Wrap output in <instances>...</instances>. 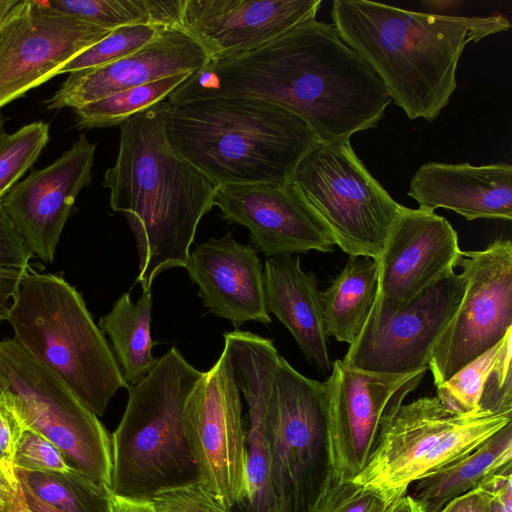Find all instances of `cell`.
Wrapping results in <instances>:
<instances>
[{"instance_id": "cell-1", "label": "cell", "mask_w": 512, "mask_h": 512, "mask_svg": "<svg viewBox=\"0 0 512 512\" xmlns=\"http://www.w3.org/2000/svg\"><path fill=\"white\" fill-rule=\"evenodd\" d=\"M216 97L277 104L304 120L323 143L349 141L377 127L392 102L378 75L334 25L316 18L248 51L210 59L167 101Z\"/></svg>"}, {"instance_id": "cell-2", "label": "cell", "mask_w": 512, "mask_h": 512, "mask_svg": "<svg viewBox=\"0 0 512 512\" xmlns=\"http://www.w3.org/2000/svg\"><path fill=\"white\" fill-rule=\"evenodd\" d=\"M164 101L120 124L116 162L103 181L111 208L124 214L135 236L136 283L143 292L151 291L161 273L185 268L198 224L214 206L219 187L170 146Z\"/></svg>"}, {"instance_id": "cell-3", "label": "cell", "mask_w": 512, "mask_h": 512, "mask_svg": "<svg viewBox=\"0 0 512 512\" xmlns=\"http://www.w3.org/2000/svg\"><path fill=\"white\" fill-rule=\"evenodd\" d=\"M333 25L411 120H435L454 93L459 59L469 43L510 29L502 15L415 12L367 0H334Z\"/></svg>"}, {"instance_id": "cell-4", "label": "cell", "mask_w": 512, "mask_h": 512, "mask_svg": "<svg viewBox=\"0 0 512 512\" xmlns=\"http://www.w3.org/2000/svg\"><path fill=\"white\" fill-rule=\"evenodd\" d=\"M173 150L218 186L287 185L319 141L299 116L269 101L216 97L163 106Z\"/></svg>"}, {"instance_id": "cell-5", "label": "cell", "mask_w": 512, "mask_h": 512, "mask_svg": "<svg viewBox=\"0 0 512 512\" xmlns=\"http://www.w3.org/2000/svg\"><path fill=\"white\" fill-rule=\"evenodd\" d=\"M202 375L172 347L143 380L127 388L125 411L110 436L113 493L151 500L161 490L198 481L183 409Z\"/></svg>"}, {"instance_id": "cell-6", "label": "cell", "mask_w": 512, "mask_h": 512, "mask_svg": "<svg viewBox=\"0 0 512 512\" xmlns=\"http://www.w3.org/2000/svg\"><path fill=\"white\" fill-rule=\"evenodd\" d=\"M5 319L14 339L55 373L97 416L127 389L120 367L82 295L63 277L29 268Z\"/></svg>"}, {"instance_id": "cell-7", "label": "cell", "mask_w": 512, "mask_h": 512, "mask_svg": "<svg viewBox=\"0 0 512 512\" xmlns=\"http://www.w3.org/2000/svg\"><path fill=\"white\" fill-rule=\"evenodd\" d=\"M266 430L283 512H316L336 478L327 392L281 355L268 393Z\"/></svg>"}, {"instance_id": "cell-8", "label": "cell", "mask_w": 512, "mask_h": 512, "mask_svg": "<svg viewBox=\"0 0 512 512\" xmlns=\"http://www.w3.org/2000/svg\"><path fill=\"white\" fill-rule=\"evenodd\" d=\"M350 256L378 260L404 206L371 175L350 140L315 144L288 184Z\"/></svg>"}, {"instance_id": "cell-9", "label": "cell", "mask_w": 512, "mask_h": 512, "mask_svg": "<svg viewBox=\"0 0 512 512\" xmlns=\"http://www.w3.org/2000/svg\"><path fill=\"white\" fill-rule=\"evenodd\" d=\"M0 390L25 428L56 445L71 468L111 488V437L98 416L14 338L0 341Z\"/></svg>"}, {"instance_id": "cell-10", "label": "cell", "mask_w": 512, "mask_h": 512, "mask_svg": "<svg viewBox=\"0 0 512 512\" xmlns=\"http://www.w3.org/2000/svg\"><path fill=\"white\" fill-rule=\"evenodd\" d=\"M240 389L225 350L189 393L183 429L198 481L227 509L245 496L246 431Z\"/></svg>"}, {"instance_id": "cell-11", "label": "cell", "mask_w": 512, "mask_h": 512, "mask_svg": "<svg viewBox=\"0 0 512 512\" xmlns=\"http://www.w3.org/2000/svg\"><path fill=\"white\" fill-rule=\"evenodd\" d=\"M456 267L462 269L466 289L430 354L428 370L436 386L494 347L512 329L510 239H495L483 250H461Z\"/></svg>"}, {"instance_id": "cell-12", "label": "cell", "mask_w": 512, "mask_h": 512, "mask_svg": "<svg viewBox=\"0 0 512 512\" xmlns=\"http://www.w3.org/2000/svg\"><path fill=\"white\" fill-rule=\"evenodd\" d=\"M465 289V277L453 270L395 309L374 302L342 361L380 373L428 369L433 346L457 311Z\"/></svg>"}, {"instance_id": "cell-13", "label": "cell", "mask_w": 512, "mask_h": 512, "mask_svg": "<svg viewBox=\"0 0 512 512\" xmlns=\"http://www.w3.org/2000/svg\"><path fill=\"white\" fill-rule=\"evenodd\" d=\"M427 370L392 374L356 369L339 359L332 363L324 385L338 479L353 480L363 471L403 400Z\"/></svg>"}, {"instance_id": "cell-14", "label": "cell", "mask_w": 512, "mask_h": 512, "mask_svg": "<svg viewBox=\"0 0 512 512\" xmlns=\"http://www.w3.org/2000/svg\"><path fill=\"white\" fill-rule=\"evenodd\" d=\"M113 29L17 0L0 20V109L57 75L75 56Z\"/></svg>"}, {"instance_id": "cell-15", "label": "cell", "mask_w": 512, "mask_h": 512, "mask_svg": "<svg viewBox=\"0 0 512 512\" xmlns=\"http://www.w3.org/2000/svg\"><path fill=\"white\" fill-rule=\"evenodd\" d=\"M95 149L96 143L80 135L53 163L32 171L1 200L25 247L45 263L53 262L76 197L92 181Z\"/></svg>"}, {"instance_id": "cell-16", "label": "cell", "mask_w": 512, "mask_h": 512, "mask_svg": "<svg viewBox=\"0 0 512 512\" xmlns=\"http://www.w3.org/2000/svg\"><path fill=\"white\" fill-rule=\"evenodd\" d=\"M213 205L228 223L245 226L250 244L267 258L334 249L328 230L288 185H221Z\"/></svg>"}, {"instance_id": "cell-17", "label": "cell", "mask_w": 512, "mask_h": 512, "mask_svg": "<svg viewBox=\"0 0 512 512\" xmlns=\"http://www.w3.org/2000/svg\"><path fill=\"white\" fill-rule=\"evenodd\" d=\"M461 249L450 222L434 211L404 206L386 240L375 302L395 309L454 270Z\"/></svg>"}, {"instance_id": "cell-18", "label": "cell", "mask_w": 512, "mask_h": 512, "mask_svg": "<svg viewBox=\"0 0 512 512\" xmlns=\"http://www.w3.org/2000/svg\"><path fill=\"white\" fill-rule=\"evenodd\" d=\"M236 382L248 407L245 496L231 512H283L277 498L266 430V405L275 365L280 356L272 339L249 331L224 333Z\"/></svg>"}, {"instance_id": "cell-19", "label": "cell", "mask_w": 512, "mask_h": 512, "mask_svg": "<svg viewBox=\"0 0 512 512\" xmlns=\"http://www.w3.org/2000/svg\"><path fill=\"white\" fill-rule=\"evenodd\" d=\"M321 0H183L181 26L212 58L236 55L316 18Z\"/></svg>"}, {"instance_id": "cell-20", "label": "cell", "mask_w": 512, "mask_h": 512, "mask_svg": "<svg viewBox=\"0 0 512 512\" xmlns=\"http://www.w3.org/2000/svg\"><path fill=\"white\" fill-rule=\"evenodd\" d=\"M209 60L207 50L181 25L166 27L150 43L123 59L69 74L47 101V108L76 109L128 88L177 74H193Z\"/></svg>"}, {"instance_id": "cell-21", "label": "cell", "mask_w": 512, "mask_h": 512, "mask_svg": "<svg viewBox=\"0 0 512 512\" xmlns=\"http://www.w3.org/2000/svg\"><path fill=\"white\" fill-rule=\"evenodd\" d=\"M185 269L210 313L236 329L248 321L271 323L264 270L252 245L239 243L231 233L211 237L189 254Z\"/></svg>"}, {"instance_id": "cell-22", "label": "cell", "mask_w": 512, "mask_h": 512, "mask_svg": "<svg viewBox=\"0 0 512 512\" xmlns=\"http://www.w3.org/2000/svg\"><path fill=\"white\" fill-rule=\"evenodd\" d=\"M464 416L450 412L436 396L402 404L366 467L353 481L390 503L397 501L415 482L421 462Z\"/></svg>"}, {"instance_id": "cell-23", "label": "cell", "mask_w": 512, "mask_h": 512, "mask_svg": "<svg viewBox=\"0 0 512 512\" xmlns=\"http://www.w3.org/2000/svg\"><path fill=\"white\" fill-rule=\"evenodd\" d=\"M408 196L419 208L452 210L466 220L512 219V166L427 162L410 180Z\"/></svg>"}, {"instance_id": "cell-24", "label": "cell", "mask_w": 512, "mask_h": 512, "mask_svg": "<svg viewBox=\"0 0 512 512\" xmlns=\"http://www.w3.org/2000/svg\"><path fill=\"white\" fill-rule=\"evenodd\" d=\"M263 270L268 312L290 331L309 362L323 374L331 371L315 274L305 272L300 258L289 254L268 257Z\"/></svg>"}, {"instance_id": "cell-25", "label": "cell", "mask_w": 512, "mask_h": 512, "mask_svg": "<svg viewBox=\"0 0 512 512\" xmlns=\"http://www.w3.org/2000/svg\"><path fill=\"white\" fill-rule=\"evenodd\" d=\"M512 463V423L474 450L415 481L409 496L425 512H439L450 500L480 486Z\"/></svg>"}, {"instance_id": "cell-26", "label": "cell", "mask_w": 512, "mask_h": 512, "mask_svg": "<svg viewBox=\"0 0 512 512\" xmlns=\"http://www.w3.org/2000/svg\"><path fill=\"white\" fill-rule=\"evenodd\" d=\"M378 290V262L350 256L342 271L319 294L327 336L351 344L362 330Z\"/></svg>"}, {"instance_id": "cell-27", "label": "cell", "mask_w": 512, "mask_h": 512, "mask_svg": "<svg viewBox=\"0 0 512 512\" xmlns=\"http://www.w3.org/2000/svg\"><path fill=\"white\" fill-rule=\"evenodd\" d=\"M151 311V291L143 292L136 303L123 293L99 320L128 387L143 380L158 360L152 355Z\"/></svg>"}, {"instance_id": "cell-28", "label": "cell", "mask_w": 512, "mask_h": 512, "mask_svg": "<svg viewBox=\"0 0 512 512\" xmlns=\"http://www.w3.org/2000/svg\"><path fill=\"white\" fill-rule=\"evenodd\" d=\"M183 0H47V5L79 20L115 29L135 24L181 25Z\"/></svg>"}, {"instance_id": "cell-29", "label": "cell", "mask_w": 512, "mask_h": 512, "mask_svg": "<svg viewBox=\"0 0 512 512\" xmlns=\"http://www.w3.org/2000/svg\"><path fill=\"white\" fill-rule=\"evenodd\" d=\"M15 473L22 485L61 512H109L110 488L74 469L68 472L15 469Z\"/></svg>"}, {"instance_id": "cell-30", "label": "cell", "mask_w": 512, "mask_h": 512, "mask_svg": "<svg viewBox=\"0 0 512 512\" xmlns=\"http://www.w3.org/2000/svg\"><path fill=\"white\" fill-rule=\"evenodd\" d=\"M191 74L169 76L144 85L128 88L74 109L80 128H107L122 124L129 117L168 99L169 95Z\"/></svg>"}, {"instance_id": "cell-31", "label": "cell", "mask_w": 512, "mask_h": 512, "mask_svg": "<svg viewBox=\"0 0 512 512\" xmlns=\"http://www.w3.org/2000/svg\"><path fill=\"white\" fill-rule=\"evenodd\" d=\"M164 28L147 24L117 27L68 61L57 75L90 70L123 59L150 43Z\"/></svg>"}, {"instance_id": "cell-32", "label": "cell", "mask_w": 512, "mask_h": 512, "mask_svg": "<svg viewBox=\"0 0 512 512\" xmlns=\"http://www.w3.org/2000/svg\"><path fill=\"white\" fill-rule=\"evenodd\" d=\"M49 141V125L33 122L8 134L0 143V202L33 166Z\"/></svg>"}, {"instance_id": "cell-33", "label": "cell", "mask_w": 512, "mask_h": 512, "mask_svg": "<svg viewBox=\"0 0 512 512\" xmlns=\"http://www.w3.org/2000/svg\"><path fill=\"white\" fill-rule=\"evenodd\" d=\"M500 342L438 384L437 398L450 412L467 415L479 410L484 384L494 365Z\"/></svg>"}, {"instance_id": "cell-34", "label": "cell", "mask_w": 512, "mask_h": 512, "mask_svg": "<svg viewBox=\"0 0 512 512\" xmlns=\"http://www.w3.org/2000/svg\"><path fill=\"white\" fill-rule=\"evenodd\" d=\"M512 329L500 341L494 365L486 379L479 409L512 416Z\"/></svg>"}, {"instance_id": "cell-35", "label": "cell", "mask_w": 512, "mask_h": 512, "mask_svg": "<svg viewBox=\"0 0 512 512\" xmlns=\"http://www.w3.org/2000/svg\"><path fill=\"white\" fill-rule=\"evenodd\" d=\"M15 469L32 472L72 470L61 450L41 434L26 428L11 460Z\"/></svg>"}, {"instance_id": "cell-36", "label": "cell", "mask_w": 512, "mask_h": 512, "mask_svg": "<svg viewBox=\"0 0 512 512\" xmlns=\"http://www.w3.org/2000/svg\"><path fill=\"white\" fill-rule=\"evenodd\" d=\"M393 503L371 488L336 477L316 512H387Z\"/></svg>"}, {"instance_id": "cell-37", "label": "cell", "mask_w": 512, "mask_h": 512, "mask_svg": "<svg viewBox=\"0 0 512 512\" xmlns=\"http://www.w3.org/2000/svg\"><path fill=\"white\" fill-rule=\"evenodd\" d=\"M151 501L159 512H231L199 481L161 490Z\"/></svg>"}, {"instance_id": "cell-38", "label": "cell", "mask_w": 512, "mask_h": 512, "mask_svg": "<svg viewBox=\"0 0 512 512\" xmlns=\"http://www.w3.org/2000/svg\"><path fill=\"white\" fill-rule=\"evenodd\" d=\"M33 255L23 244L0 202V266L19 270L29 269Z\"/></svg>"}, {"instance_id": "cell-39", "label": "cell", "mask_w": 512, "mask_h": 512, "mask_svg": "<svg viewBox=\"0 0 512 512\" xmlns=\"http://www.w3.org/2000/svg\"><path fill=\"white\" fill-rule=\"evenodd\" d=\"M500 471L487 478L477 488L450 500L439 512H486L493 498Z\"/></svg>"}, {"instance_id": "cell-40", "label": "cell", "mask_w": 512, "mask_h": 512, "mask_svg": "<svg viewBox=\"0 0 512 512\" xmlns=\"http://www.w3.org/2000/svg\"><path fill=\"white\" fill-rule=\"evenodd\" d=\"M19 415L12 404L1 393L0 395V448L6 460L10 461L16 446L25 430Z\"/></svg>"}, {"instance_id": "cell-41", "label": "cell", "mask_w": 512, "mask_h": 512, "mask_svg": "<svg viewBox=\"0 0 512 512\" xmlns=\"http://www.w3.org/2000/svg\"><path fill=\"white\" fill-rule=\"evenodd\" d=\"M0 512H30L21 483L11 462L0 491Z\"/></svg>"}, {"instance_id": "cell-42", "label": "cell", "mask_w": 512, "mask_h": 512, "mask_svg": "<svg viewBox=\"0 0 512 512\" xmlns=\"http://www.w3.org/2000/svg\"><path fill=\"white\" fill-rule=\"evenodd\" d=\"M486 512H512V464L498 474L494 495Z\"/></svg>"}, {"instance_id": "cell-43", "label": "cell", "mask_w": 512, "mask_h": 512, "mask_svg": "<svg viewBox=\"0 0 512 512\" xmlns=\"http://www.w3.org/2000/svg\"><path fill=\"white\" fill-rule=\"evenodd\" d=\"M28 270V269H27ZM27 270L0 266V316L5 319L8 300L15 295L20 281Z\"/></svg>"}, {"instance_id": "cell-44", "label": "cell", "mask_w": 512, "mask_h": 512, "mask_svg": "<svg viewBox=\"0 0 512 512\" xmlns=\"http://www.w3.org/2000/svg\"><path fill=\"white\" fill-rule=\"evenodd\" d=\"M109 512H159L151 500L135 499L109 491Z\"/></svg>"}, {"instance_id": "cell-45", "label": "cell", "mask_w": 512, "mask_h": 512, "mask_svg": "<svg viewBox=\"0 0 512 512\" xmlns=\"http://www.w3.org/2000/svg\"><path fill=\"white\" fill-rule=\"evenodd\" d=\"M387 512H425V510L421 504L406 494L395 501Z\"/></svg>"}, {"instance_id": "cell-46", "label": "cell", "mask_w": 512, "mask_h": 512, "mask_svg": "<svg viewBox=\"0 0 512 512\" xmlns=\"http://www.w3.org/2000/svg\"><path fill=\"white\" fill-rule=\"evenodd\" d=\"M23 492L27 501V505L30 512H61L51 505L40 500L32 491L26 486L22 485Z\"/></svg>"}, {"instance_id": "cell-47", "label": "cell", "mask_w": 512, "mask_h": 512, "mask_svg": "<svg viewBox=\"0 0 512 512\" xmlns=\"http://www.w3.org/2000/svg\"><path fill=\"white\" fill-rule=\"evenodd\" d=\"M17 0H0V20L15 5Z\"/></svg>"}, {"instance_id": "cell-48", "label": "cell", "mask_w": 512, "mask_h": 512, "mask_svg": "<svg viewBox=\"0 0 512 512\" xmlns=\"http://www.w3.org/2000/svg\"><path fill=\"white\" fill-rule=\"evenodd\" d=\"M5 117L4 115L2 114L1 112V109H0V143L6 138V136L8 135L5 131V127H4V124H5Z\"/></svg>"}, {"instance_id": "cell-49", "label": "cell", "mask_w": 512, "mask_h": 512, "mask_svg": "<svg viewBox=\"0 0 512 512\" xmlns=\"http://www.w3.org/2000/svg\"><path fill=\"white\" fill-rule=\"evenodd\" d=\"M3 458H4V456H3L2 450H1V448H0V461H1Z\"/></svg>"}, {"instance_id": "cell-50", "label": "cell", "mask_w": 512, "mask_h": 512, "mask_svg": "<svg viewBox=\"0 0 512 512\" xmlns=\"http://www.w3.org/2000/svg\"><path fill=\"white\" fill-rule=\"evenodd\" d=\"M0 319H3V318L0 316ZM0 395H1V390H0Z\"/></svg>"}]
</instances>
